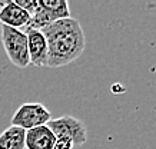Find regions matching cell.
<instances>
[{"mask_svg":"<svg viewBox=\"0 0 156 149\" xmlns=\"http://www.w3.org/2000/svg\"><path fill=\"white\" fill-rule=\"evenodd\" d=\"M73 142L66 136H56L53 149H73Z\"/></svg>","mask_w":156,"mask_h":149,"instance_id":"obj_11","label":"cell"},{"mask_svg":"<svg viewBox=\"0 0 156 149\" xmlns=\"http://www.w3.org/2000/svg\"><path fill=\"white\" fill-rule=\"evenodd\" d=\"M30 22V15L24 12L22 7L16 5L14 2H7L6 5L2 6L0 9V23L13 27V29H22L27 27Z\"/></svg>","mask_w":156,"mask_h":149,"instance_id":"obj_7","label":"cell"},{"mask_svg":"<svg viewBox=\"0 0 156 149\" xmlns=\"http://www.w3.org/2000/svg\"><path fill=\"white\" fill-rule=\"evenodd\" d=\"M14 3L19 6V7H22L24 12H27L29 15H30V17L37 10V0H16Z\"/></svg>","mask_w":156,"mask_h":149,"instance_id":"obj_10","label":"cell"},{"mask_svg":"<svg viewBox=\"0 0 156 149\" xmlns=\"http://www.w3.org/2000/svg\"><path fill=\"white\" fill-rule=\"evenodd\" d=\"M52 119V113L43 103L27 102L19 106L12 116V126H17L24 130L46 125Z\"/></svg>","mask_w":156,"mask_h":149,"instance_id":"obj_4","label":"cell"},{"mask_svg":"<svg viewBox=\"0 0 156 149\" xmlns=\"http://www.w3.org/2000/svg\"><path fill=\"white\" fill-rule=\"evenodd\" d=\"M55 136H66L73 145H83L87 139V129L82 120L70 115H63L56 119H50L46 123Z\"/></svg>","mask_w":156,"mask_h":149,"instance_id":"obj_5","label":"cell"},{"mask_svg":"<svg viewBox=\"0 0 156 149\" xmlns=\"http://www.w3.org/2000/svg\"><path fill=\"white\" fill-rule=\"evenodd\" d=\"M0 39L7 58L14 66L24 69L30 65L27 53V36L24 32L0 24Z\"/></svg>","mask_w":156,"mask_h":149,"instance_id":"obj_2","label":"cell"},{"mask_svg":"<svg viewBox=\"0 0 156 149\" xmlns=\"http://www.w3.org/2000/svg\"><path fill=\"white\" fill-rule=\"evenodd\" d=\"M48 43V67L56 69L75 62L85 50V33L73 17L60 19L40 30Z\"/></svg>","mask_w":156,"mask_h":149,"instance_id":"obj_1","label":"cell"},{"mask_svg":"<svg viewBox=\"0 0 156 149\" xmlns=\"http://www.w3.org/2000/svg\"><path fill=\"white\" fill-rule=\"evenodd\" d=\"M29 62L34 67H48V43L40 30H26Z\"/></svg>","mask_w":156,"mask_h":149,"instance_id":"obj_6","label":"cell"},{"mask_svg":"<svg viewBox=\"0 0 156 149\" xmlns=\"http://www.w3.org/2000/svg\"><path fill=\"white\" fill-rule=\"evenodd\" d=\"M67 17H70V10L66 0H37V10L30 17L26 30H42L53 22Z\"/></svg>","mask_w":156,"mask_h":149,"instance_id":"obj_3","label":"cell"},{"mask_svg":"<svg viewBox=\"0 0 156 149\" xmlns=\"http://www.w3.org/2000/svg\"><path fill=\"white\" fill-rule=\"evenodd\" d=\"M24 129L9 126L0 135V149H24Z\"/></svg>","mask_w":156,"mask_h":149,"instance_id":"obj_9","label":"cell"},{"mask_svg":"<svg viewBox=\"0 0 156 149\" xmlns=\"http://www.w3.org/2000/svg\"><path fill=\"white\" fill-rule=\"evenodd\" d=\"M56 136L46 125L26 130L24 149H53Z\"/></svg>","mask_w":156,"mask_h":149,"instance_id":"obj_8","label":"cell"}]
</instances>
